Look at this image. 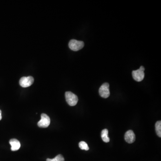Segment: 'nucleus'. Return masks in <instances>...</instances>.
Here are the masks:
<instances>
[{"mask_svg":"<svg viewBox=\"0 0 161 161\" xmlns=\"http://www.w3.org/2000/svg\"><path fill=\"white\" fill-rule=\"evenodd\" d=\"M2 119V116H1V110H0V120Z\"/></svg>","mask_w":161,"mask_h":161,"instance_id":"ddd939ff","label":"nucleus"},{"mask_svg":"<svg viewBox=\"0 0 161 161\" xmlns=\"http://www.w3.org/2000/svg\"><path fill=\"white\" fill-rule=\"evenodd\" d=\"M65 96L66 102L70 106H74L78 103V96L71 92H66Z\"/></svg>","mask_w":161,"mask_h":161,"instance_id":"f257e3e1","label":"nucleus"},{"mask_svg":"<svg viewBox=\"0 0 161 161\" xmlns=\"http://www.w3.org/2000/svg\"><path fill=\"white\" fill-rule=\"evenodd\" d=\"M125 139L128 143L131 144L135 140V135L132 130H129L125 134Z\"/></svg>","mask_w":161,"mask_h":161,"instance_id":"0eeeda50","label":"nucleus"},{"mask_svg":"<svg viewBox=\"0 0 161 161\" xmlns=\"http://www.w3.org/2000/svg\"><path fill=\"white\" fill-rule=\"evenodd\" d=\"M41 119L38 123L39 127L42 128H46L48 127L50 124V119L49 116L46 114H41Z\"/></svg>","mask_w":161,"mask_h":161,"instance_id":"423d86ee","label":"nucleus"},{"mask_svg":"<svg viewBox=\"0 0 161 161\" xmlns=\"http://www.w3.org/2000/svg\"><path fill=\"white\" fill-rule=\"evenodd\" d=\"M10 144L11 146V150L13 151L19 150L21 147L20 143L16 139H12L10 140Z\"/></svg>","mask_w":161,"mask_h":161,"instance_id":"6e6552de","label":"nucleus"},{"mask_svg":"<svg viewBox=\"0 0 161 161\" xmlns=\"http://www.w3.org/2000/svg\"><path fill=\"white\" fill-rule=\"evenodd\" d=\"M99 94L103 98H107L110 96L109 84L108 83H104L101 86L99 89Z\"/></svg>","mask_w":161,"mask_h":161,"instance_id":"20e7f679","label":"nucleus"},{"mask_svg":"<svg viewBox=\"0 0 161 161\" xmlns=\"http://www.w3.org/2000/svg\"><path fill=\"white\" fill-rule=\"evenodd\" d=\"M79 147L80 149H83V150H88L89 149V147L87 144L83 141L80 142L79 143Z\"/></svg>","mask_w":161,"mask_h":161,"instance_id":"f8f14e48","label":"nucleus"},{"mask_svg":"<svg viewBox=\"0 0 161 161\" xmlns=\"http://www.w3.org/2000/svg\"><path fill=\"white\" fill-rule=\"evenodd\" d=\"M144 67L141 66L138 69L133 70L132 72V75L134 79L137 82H141L143 80L144 77Z\"/></svg>","mask_w":161,"mask_h":161,"instance_id":"f03ea898","label":"nucleus"},{"mask_svg":"<svg viewBox=\"0 0 161 161\" xmlns=\"http://www.w3.org/2000/svg\"><path fill=\"white\" fill-rule=\"evenodd\" d=\"M155 130L158 137H161V121H158L155 124Z\"/></svg>","mask_w":161,"mask_h":161,"instance_id":"9d476101","label":"nucleus"},{"mask_svg":"<svg viewBox=\"0 0 161 161\" xmlns=\"http://www.w3.org/2000/svg\"><path fill=\"white\" fill-rule=\"evenodd\" d=\"M69 46L70 49L74 51H78L84 47V43L82 41L72 39L69 42Z\"/></svg>","mask_w":161,"mask_h":161,"instance_id":"7ed1b4c3","label":"nucleus"},{"mask_svg":"<svg viewBox=\"0 0 161 161\" xmlns=\"http://www.w3.org/2000/svg\"><path fill=\"white\" fill-rule=\"evenodd\" d=\"M108 131L107 129L103 130L101 132V138L104 142L107 143L110 142V138L108 136Z\"/></svg>","mask_w":161,"mask_h":161,"instance_id":"1a4fd4ad","label":"nucleus"},{"mask_svg":"<svg viewBox=\"0 0 161 161\" xmlns=\"http://www.w3.org/2000/svg\"><path fill=\"white\" fill-rule=\"evenodd\" d=\"M47 161H65V159L62 155L59 154L52 159L47 158Z\"/></svg>","mask_w":161,"mask_h":161,"instance_id":"9b49d317","label":"nucleus"},{"mask_svg":"<svg viewBox=\"0 0 161 161\" xmlns=\"http://www.w3.org/2000/svg\"><path fill=\"white\" fill-rule=\"evenodd\" d=\"M34 82V79L32 76L22 77L19 80V84L23 88L29 87Z\"/></svg>","mask_w":161,"mask_h":161,"instance_id":"39448f33","label":"nucleus"}]
</instances>
